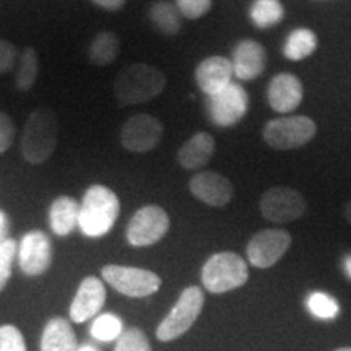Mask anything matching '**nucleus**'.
I'll use <instances>...</instances> for the list:
<instances>
[{
  "mask_svg": "<svg viewBox=\"0 0 351 351\" xmlns=\"http://www.w3.org/2000/svg\"><path fill=\"white\" fill-rule=\"evenodd\" d=\"M119 213L121 202L116 192L103 184H93L80 202L78 228L86 238H103L116 225Z\"/></svg>",
  "mask_w": 351,
  "mask_h": 351,
  "instance_id": "f257e3e1",
  "label": "nucleus"
},
{
  "mask_svg": "<svg viewBox=\"0 0 351 351\" xmlns=\"http://www.w3.org/2000/svg\"><path fill=\"white\" fill-rule=\"evenodd\" d=\"M168 78L160 69L148 64H132L122 69L114 80V95L119 106L148 103L165 91Z\"/></svg>",
  "mask_w": 351,
  "mask_h": 351,
  "instance_id": "f03ea898",
  "label": "nucleus"
},
{
  "mask_svg": "<svg viewBox=\"0 0 351 351\" xmlns=\"http://www.w3.org/2000/svg\"><path fill=\"white\" fill-rule=\"evenodd\" d=\"M59 142V121L52 109L39 108L29 114L20 142V153L29 165H43L54 155Z\"/></svg>",
  "mask_w": 351,
  "mask_h": 351,
  "instance_id": "7ed1b4c3",
  "label": "nucleus"
},
{
  "mask_svg": "<svg viewBox=\"0 0 351 351\" xmlns=\"http://www.w3.org/2000/svg\"><path fill=\"white\" fill-rule=\"evenodd\" d=\"M249 280L247 263L234 252L213 254L202 267V283L213 295L238 289Z\"/></svg>",
  "mask_w": 351,
  "mask_h": 351,
  "instance_id": "20e7f679",
  "label": "nucleus"
},
{
  "mask_svg": "<svg viewBox=\"0 0 351 351\" xmlns=\"http://www.w3.org/2000/svg\"><path fill=\"white\" fill-rule=\"evenodd\" d=\"M317 125L307 116H285L263 127V140L275 150H295L315 137Z\"/></svg>",
  "mask_w": 351,
  "mask_h": 351,
  "instance_id": "39448f33",
  "label": "nucleus"
},
{
  "mask_svg": "<svg viewBox=\"0 0 351 351\" xmlns=\"http://www.w3.org/2000/svg\"><path fill=\"white\" fill-rule=\"evenodd\" d=\"M205 296L202 288L189 287L184 289L179 296L169 314L163 319L156 330V337L160 341H173L182 337L189 328L194 326V322L202 313Z\"/></svg>",
  "mask_w": 351,
  "mask_h": 351,
  "instance_id": "423d86ee",
  "label": "nucleus"
},
{
  "mask_svg": "<svg viewBox=\"0 0 351 351\" xmlns=\"http://www.w3.org/2000/svg\"><path fill=\"white\" fill-rule=\"evenodd\" d=\"M101 276L116 291L129 298H147L161 288V278L155 271L137 267L106 265L101 269Z\"/></svg>",
  "mask_w": 351,
  "mask_h": 351,
  "instance_id": "0eeeda50",
  "label": "nucleus"
},
{
  "mask_svg": "<svg viewBox=\"0 0 351 351\" xmlns=\"http://www.w3.org/2000/svg\"><path fill=\"white\" fill-rule=\"evenodd\" d=\"M169 225V217L165 208L158 205H145L134 213L127 225L125 239L134 247H148L165 238Z\"/></svg>",
  "mask_w": 351,
  "mask_h": 351,
  "instance_id": "6e6552de",
  "label": "nucleus"
},
{
  "mask_svg": "<svg viewBox=\"0 0 351 351\" xmlns=\"http://www.w3.org/2000/svg\"><path fill=\"white\" fill-rule=\"evenodd\" d=\"M258 205L263 218L278 225L296 221L307 208V202L301 192L287 186L271 187L263 192Z\"/></svg>",
  "mask_w": 351,
  "mask_h": 351,
  "instance_id": "1a4fd4ad",
  "label": "nucleus"
},
{
  "mask_svg": "<svg viewBox=\"0 0 351 351\" xmlns=\"http://www.w3.org/2000/svg\"><path fill=\"white\" fill-rule=\"evenodd\" d=\"M163 134L165 125L158 117L147 112H138L124 122L119 138L127 152L148 153L160 145Z\"/></svg>",
  "mask_w": 351,
  "mask_h": 351,
  "instance_id": "9d476101",
  "label": "nucleus"
},
{
  "mask_svg": "<svg viewBox=\"0 0 351 351\" xmlns=\"http://www.w3.org/2000/svg\"><path fill=\"white\" fill-rule=\"evenodd\" d=\"M291 234L285 230H262L252 236L245 252L251 265L257 269H270L288 252Z\"/></svg>",
  "mask_w": 351,
  "mask_h": 351,
  "instance_id": "9b49d317",
  "label": "nucleus"
},
{
  "mask_svg": "<svg viewBox=\"0 0 351 351\" xmlns=\"http://www.w3.org/2000/svg\"><path fill=\"white\" fill-rule=\"evenodd\" d=\"M249 109V96L238 83H230L217 95L210 96V119L218 127L236 125Z\"/></svg>",
  "mask_w": 351,
  "mask_h": 351,
  "instance_id": "f8f14e48",
  "label": "nucleus"
},
{
  "mask_svg": "<svg viewBox=\"0 0 351 351\" xmlns=\"http://www.w3.org/2000/svg\"><path fill=\"white\" fill-rule=\"evenodd\" d=\"M16 257L25 275H43L52 263V243L49 236L39 230L28 231L20 241Z\"/></svg>",
  "mask_w": 351,
  "mask_h": 351,
  "instance_id": "ddd939ff",
  "label": "nucleus"
},
{
  "mask_svg": "<svg viewBox=\"0 0 351 351\" xmlns=\"http://www.w3.org/2000/svg\"><path fill=\"white\" fill-rule=\"evenodd\" d=\"M191 194L210 207H225L232 200L234 189L226 176L215 171H199L189 181Z\"/></svg>",
  "mask_w": 351,
  "mask_h": 351,
  "instance_id": "4468645a",
  "label": "nucleus"
},
{
  "mask_svg": "<svg viewBox=\"0 0 351 351\" xmlns=\"http://www.w3.org/2000/svg\"><path fill=\"white\" fill-rule=\"evenodd\" d=\"M104 302H106V288L103 282L96 276H86L70 304V319L77 324L90 320L103 309Z\"/></svg>",
  "mask_w": 351,
  "mask_h": 351,
  "instance_id": "2eb2a0df",
  "label": "nucleus"
},
{
  "mask_svg": "<svg viewBox=\"0 0 351 351\" xmlns=\"http://www.w3.org/2000/svg\"><path fill=\"white\" fill-rule=\"evenodd\" d=\"M232 64L230 59L221 56H212L204 59L195 69V82L204 95L210 96L219 93L231 83Z\"/></svg>",
  "mask_w": 351,
  "mask_h": 351,
  "instance_id": "dca6fc26",
  "label": "nucleus"
},
{
  "mask_svg": "<svg viewBox=\"0 0 351 351\" xmlns=\"http://www.w3.org/2000/svg\"><path fill=\"white\" fill-rule=\"evenodd\" d=\"M232 72L239 80L249 82L261 77L267 65V54L261 43L244 39L232 51Z\"/></svg>",
  "mask_w": 351,
  "mask_h": 351,
  "instance_id": "f3484780",
  "label": "nucleus"
},
{
  "mask_svg": "<svg viewBox=\"0 0 351 351\" xmlns=\"http://www.w3.org/2000/svg\"><path fill=\"white\" fill-rule=\"evenodd\" d=\"M302 83L293 73H278L270 82L269 98L270 108L276 112H293L302 103Z\"/></svg>",
  "mask_w": 351,
  "mask_h": 351,
  "instance_id": "a211bd4d",
  "label": "nucleus"
},
{
  "mask_svg": "<svg viewBox=\"0 0 351 351\" xmlns=\"http://www.w3.org/2000/svg\"><path fill=\"white\" fill-rule=\"evenodd\" d=\"M215 148H217V143H215V138L208 132H197L179 148L176 158H178V163L181 165V168L187 171H197L208 165L215 153Z\"/></svg>",
  "mask_w": 351,
  "mask_h": 351,
  "instance_id": "6ab92c4d",
  "label": "nucleus"
},
{
  "mask_svg": "<svg viewBox=\"0 0 351 351\" xmlns=\"http://www.w3.org/2000/svg\"><path fill=\"white\" fill-rule=\"evenodd\" d=\"M80 204L70 195H59L49 207V226L56 236H69L78 226Z\"/></svg>",
  "mask_w": 351,
  "mask_h": 351,
  "instance_id": "aec40b11",
  "label": "nucleus"
},
{
  "mask_svg": "<svg viewBox=\"0 0 351 351\" xmlns=\"http://www.w3.org/2000/svg\"><path fill=\"white\" fill-rule=\"evenodd\" d=\"M41 351H77V337L69 320L54 317L46 324L41 339Z\"/></svg>",
  "mask_w": 351,
  "mask_h": 351,
  "instance_id": "412c9836",
  "label": "nucleus"
},
{
  "mask_svg": "<svg viewBox=\"0 0 351 351\" xmlns=\"http://www.w3.org/2000/svg\"><path fill=\"white\" fill-rule=\"evenodd\" d=\"M121 52V39L112 32H101L88 46V60L96 67H106L117 59Z\"/></svg>",
  "mask_w": 351,
  "mask_h": 351,
  "instance_id": "4be33fe9",
  "label": "nucleus"
},
{
  "mask_svg": "<svg viewBox=\"0 0 351 351\" xmlns=\"http://www.w3.org/2000/svg\"><path fill=\"white\" fill-rule=\"evenodd\" d=\"M39 75V56L34 47L28 46L20 52L15 67V86L20 93H26L34 86Z\"/></svg>",
  "mask_w": 351,
  "mask_h": 351,
  "instance_id": "5701e85b",
  "label": "nucleus"
},
{
  "mask_svg": "<svg viewBox=\"0 0 351 351\" xmlns=\"http://www.w3.org/2000/svg\"><path fill=\"white\" fill-rule=\"evenodd\" d=\"M150 20L163 34L174 36L181 32V13L178 7L166 0H158L150 7Z\"/></svg>",
  "mask_w": 351,
  "mask_h": 351,
  "instance_id": "b1692460",
  "label": "nucleus"
},
{
  "mask_svg": "<svg viewBox=\"0 0 351 351\" xmlns=\"http://www.w3.org/2000/svg\"><path fill=\"white\" fill-rule=\"evenodd\" d=\"M317 49V36L306 28L295 29L289 34L283 46V56L289 60H302L313 56Z\"/></svg>",
  "mask_w": 351,
  "mask_h": 351,
  "instance_id": "393cba45",
  "label": "nucleus"
},
{
  "mask_svg": "<svg viewBox=\"0 0 351 351\" xmlns=\"http://www.w3.org/2000/svg\"><path fill=\"white\" fill-rule=\"evenodd\" d=\"M285 10L280 0H256L251 7V20L257 28L267 29L283 20Z\"/></svg>",
  "mask_w": 351,
  "mask_h": 351,
  "instance_id": "a878e982",
  "label": "nucleus"
},
{
  "mask_svg": "<svg viewBox=\"0 0 351 351\" xmlns=\"http://www.w3.org/2000/svg\"><path fill=\"white\" fill-rule=\"evenodd\" d=\"M124 333L122 320L114 314H101L91 326V335L99 341H112Z\"/></svg>",
  "mask_w": 351,
  "mask_h": 351,
  "instance_id": "bb28decb",
  "label": "nucleus"
},
{
  "mask_svg": "<svg viewBox=\"0 0 351 351\" xmlns=\"http://www.w3.org/2000/svg\"><path fill=\"white\" fill-rule=\"evenodd\" d=\"M306 306L314 317L322 320H332L340 314L339 302L326 293H311L306 300Z\"/></svg>",
  "mask_w": 351,
  "mask_h": 351,
  "instance_id": "cd10ccee",
  "label": "nucleus"
},
{
  "mask_svg": "<svg viewBox=\"0 0 351 351\" xmlns=\"http://www.w3.org/2000/svg\"><path fill=\"white\" fill-rule=\"evenodd\" d=\"M114 351H152L150 341L147 335L137 327H132L117 339L116 350Z\"/></svg>",
  "mask_w": 351,
  "mask_h": 351,
  "instance_id": "c85d7f7f",
  "label": "nucleus"
},
{
  "mask_svg": "<svg viewBox=\"0 0 351 351\" xmlns=\"http://www.w3.org/2000/svg\"><path fill=\"white\" fill-rule=\"evenodd\" d=\"M19 252V244L15 239L8 238L5 243L0 244V291L7 287L12 276V267Z\"/></svg>",
  "mask_w": 351,
  "mask_h": 351,
  "instance_id": "c756f323",
  "label": "nucleus"
},
{
  "mask_svg": "<svg viewBox=\"0 0 351 351\" xmlns=\"http://www.w3.org/2000/svg\"><path fill=\"white\" fill-rule=\"evenodd\" d=\"M179 13L189 20H199L212 8V0H176Z\"/></svg>",
  "mask_w": 351,
  "mask_h": 351,
  "instance_id": "7c9ffc66",
  "label": "nucleus"
},
{
  "mask_svg": "<svg viewBox=\"0 0 351 351\" xmlns=\"http://www.w3.org/2000/svg\"><path fill=\"white\" fill-rule=\"evenodd\" d=\"M0 351H26L23 335L16 327H0Z\"/></svg>",
  "mask_w": 351,
  "mask_h": 351,
  "instance_id": "2f4dec72",
  "label": "nucleus"
},
{
  "mask_svg": "<svg viewBox=\"0 0 351 351\" xmlns=\"http://www.w3.org/2000/svg\"><path fill=\"white\" fill-rule=\"evenodd\" d=\"M20 52L16 49L15 44L5 39H0V75L12 72L19 62Z\"/></svg>",
  "mask_w": 351,
  "mask_h": 351,
  "instance_id": "473e14b6",
  "label": "nucleus"
},
{
  "mask_svg": "<svg viewBox=\"0 0 351 351\" xmlns=\"http://www.w3.org/2000/svg\"><path fill=\"white\" fill-rule=\"evenodd\" d=\"M16 135L15 121L7 112L0 111V155L5 153L12 147Z\"/></svg>",
  "mask_w": 351,
  "mask_h": 351,
  "instance_id": "72a5a7b5",
  "label": "nucleus"
},
{
  "mask_svg": "<svg viewBox=\"0 0 351 351\" xmlns=\"http://www.w3.org/2000/svg\"><path fill=\"white\" fill-rule=\"evenodd\" d=\"M91 2H93L95 5L104 8V10L117 12L125 5L127 0H91Z\"/></svg>",
  "mask_w": 351,
  "mask_h": 351,
  "instance_id": "f704fd0d",
  "label": "nucleus"
},
{
  "mask_svg": "<svg viewBox=\"0 0 351 351\" xmlns=\"http://www.w3.org/2000/svg\"><path fill=\"white\" fill-rule=\"evenodd\" d=\"M8 231H10V218L0 208V244H3L8 239Z\"/></svg>",
  "mask_w": 351,
  "mask_h": 351,
  "instance_id": "c9c22d12",
  "label": "nucleus"
},
{
  "mask_svg": "<svg viewBox=\"0 0 351 351\" xmlns=\"http://www.w3.org/2000/svg\"><path fill=\"white\" fill-rule=\"evenodd\" d=\"M343 217H345V219L346 221H348V225H351V200H348L345 204V207H343Z\"/></svg>",
  "mask_w": 351,
  "mask_h": 351,
  "instance_id": "e433bc0d",
  "label": "nucleus"
},
{
  "mask_svg": "<svg viewBox=\"0 0 351 351\" xmlns=\"http://www.w3.org/2000/svg\"><path fill=\"white\" fill-rule=\"evenodd\" d=\"M345 271L348 274V276L351 278V256L345 258Z\"/></svg>",
  "mask_w": 351,
  "mask_h": 351,
  "instance_id": "4c0bfd02",
  "label": "nucleus"
},
{
  "mask_svg": "<svg viewBox=\"0 0 351 351\" xmlns=\"http://www.w3.org/2000/svg\"><path fill=\"white\" fill-rule=\"evenodd\" d=\"M77 351H98L95 348V346H90V345H85V346H82V348H78Z\"/></svg>",
  "mask_w": 351,
  "mask_h": 351,
  "instance_id": "58836bf2",
  "label": "nucleus"
},
{
  "mask_svg": "<svg viewBox=\"0 0 351 351\" xmlns=\"http://www.w3.org/2000/svg\"><path fill=\"white\" fill-rule=\"evenodd\" d=\"M335 351H351V346H345V348H339V350H335Z\"/></svg>",
  "mask_w": 351,
  "mask_h": 351,
  "instance_id": "ea45409f",
  "label": "nucleus"
}]
</instances>
